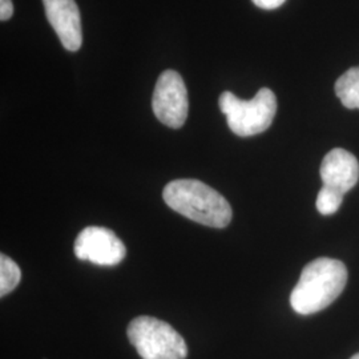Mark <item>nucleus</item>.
<instances>
[{"mask_svg": "<svg viewBox=\"0 0 359 359\" xmlns=\"http://www.w3.org/2000/svg\"><path fill=\"white\" fill-rule=\"evenodd\" d=\"M163 198L170 209L209 228L231 224V204L217 191L198 180H175L164 188Z\"/></svg>", "mask_w": 359, "mask_h": 359, "instance_id": "1", "label": "nucleus"}, {"mask_svg": "<svg viewBox=\"0 0 359 359\" xmlns=\"http://www.w3.org/2000/svg\"><path fill=\"white\" fill-rule=\"evenodd\" d=\"M347 269L344 262L321 257L308 264L290 294V305L295 313L310 316L332 305L344 292Z\"/></svg>", "mask_w": 359, "mask_h": 359, "instance_id": "2", "label": "nucleus"}, {"mask_svg": "<svg viewBox=\"0 0 359 359\" xmlns=\"http://www.w3.org/2000/svg\"><path fill=\"white\" fill-rule=\"evenodd\" d=\"M219 109L226 116L231 132L240 137L256 136L269 128L277 112L273 90L261 88L252 100H241L229 90L219 96Z\"/></svg>", "mask_w": 359, "mask_h": 359, "instance_id": "3", "label": "nucleus"}, {"mask_svg": "<svg viewBox=\"0 0 359 359\" xmlns=\"http://www.w3.org/2000/svg\"><path fill=\"white\" fill-rule=\"evenodd\" d=\"M129 342L142 359H185V339L169 323L154 317H137L129 323Z\"/></svg>", "mask_w": 359, "mask_h": 359, "instance_id": "4", "label": "nucleus"}, {"mask_svg": "<svg viewBox=\"0 0 359 359\" xmlns=\"http://www.w3.org/2000/svg\"><path fill=\"white\" fill-rule=\"evenodd\" d=\"M188 92L182 77L176 71H164L157 79L152 109L163 124L169 128L179 129L188 117Z\"/></svg>", "mask_w": 359, "mask_h": 359, "instance_id": "5", "label": "nucleus"}, {"mask_svg": "<svg viewBox=\"0 0 359 359\" xmlns=\"http://www.w3.org/2000/svg\"><path fill=\"white\" fill-rule=\"evenodd\" d=\"M74 252L79 259L99 266H116L127 255L126 245L115 231L103 226H88L80 231Z\"/></svg>", "mask_w": 359, "mask_h": 359, "instance_id": "6", "label": "nucleus"}, {"mask_svg": "<svg viewBox=\"0 0 359 359\" xmlns=\"http://www.w3.org/2000/svg\"><path fill=\"white\" fill-rule=\"evenodd\" d=\"M46 16L67 51L76 52L83 44L80 10L75 0H43Z\"/></svg>", "mask_w": 359, "mask_h": 359, "instance_id": "7", "label": "nucleus"}, {"mask_svg": "<svg viewBox=\"0 0 359 359\" xmlns=\"http://www.w3.org/2000/svg\"><path fill=\"white\" fill-rule=\"evenodd\" d=\"M323 187L346 194L359 180V163L357 157L342 148H335L323 157L321 164Z\"/></svg>", "mask_w": 359, "mask_h": 359, "instance_id": "8", "label": "nucleus"}, {"mask_svg": "<svg viewBox=\"0 0 359 359\" xmlns=\"http://www.w3.org/2000/svg\"><path fill=\"white\" fill-rule=\"evenodd\" d=\"M335 93L348 109H359V67H353L335 81Z\"/></svg>", "mask_w": 359, "mask_h": 359, "instance_id": "9", "label": "nucleus"}, {"mask_svg": "<svg viewBox=\"0 0 359 359\" xmlns=\"http://www.w3.org/2000/svg\"><path fill=\"white\" fill-rule=\"evenodd\" d=\"M22 278V271L16 262L6 255L0 256V295L11 293L13 289L19 285Z\"/></svg>", "mask_w": 359, "mask_h": 359, "instance_id": "10", "label": "nucleus"}, {"mask_svg": "<svg viewBox=\"0 0 359 359\" xmlns=\"http://www.w3.org/2000/svg\"><path fill=\"white\" fill-rule=\"evenodd\" d=\"M344 196L345 194L334 191L329 187H322L316 201L317 210L323 216H332L335 212H338V209L342 205Z\"/></svg>", "mask_w": 359, "mask_h": 359, "instance_id": "11", "label": "nucleus"}, {"mask_svg": "<svg viewBox=\"0 0 359 359\" xmlns=\"http://www.w3.org/2000/svg\"><path fill=\"white\" fill-rule=\"evenodd\" d=\"M13 15V4L11 0H0V20L6 22Z\"/></svg>", "mask_w": 359, "mask_h": 359, "instance_id": "12", "label": "nucleus"}, {"mask_svg": "<svg viewBox=\"0 0 359 359\" xmlns=\"http://www.w3.org/2000/svg\"><path fill=\"white\" fill-rule=\"evenodd\" d=\"M252 1L262 10H276L281 7L286 0H252Z\"/></svg>", "mask_w": 359, "mask_h": 359, "instance_id": "13", "label": "nucleus"}, {"mask_svg": "<svg viewBox=\"0 0 359 359\" xmlns=\"http://www.w3.org/2000/svg\"><path fill=\"white\" fill-rule=\"evenodd\" d=\"M350 359H359V353L358 354H355V355H353Z\"/></svg>", "mask_w": 359, "mask_h": 359, "instance_id": "14", "label": "nucleus"}]
</instances>
